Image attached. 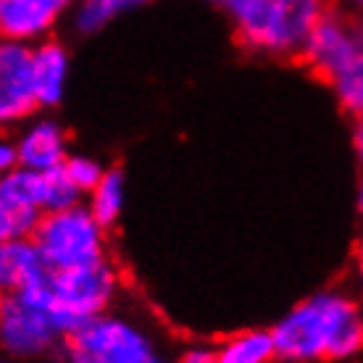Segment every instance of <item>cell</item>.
I'll return each mask as SVG.
<instances>
[{"label":"cell","mask_w":363,"mask_h":363,"mask_svg":"<svg viewBox=\"0 0 363 363\" xmlns=\"http://www.w3.org/2000/svg\"><path fill=\"white\" fill-rule=\"evenodd\" d=\"M18 166V155H16V143L11 137L0 135V177H6L11 169Z\"/></svg>","instance_id":"20"},{"label":"cell","mask_w":363,"mask_h":363,"mask_svg":"<svg viewBox=\"0 0 363 363\" xmlns=\"http://www.w3.org/2000/svg\"><path fill=\"white\" fill-rule=\"evenodd\" d=\"M147 3L150 0H77V6L72 9L74 29L79 35H98L111 21L127 16Z\"/></svg>","instance_id":"15"},{"label":"cell","mask_w":363,"mask_h":363,"mask_svg":"<svg viewBox=\"0 0 363 363\" xmlns=\"http://www.w3.org/2000/svg\"><path fill=\"white\" fill-rule=\"evenodd\" d=\"M355 206H358V213L363 218V182L358 184V195H355Z\"/></svg>","instance_id":"24"},{"label":"cell","mask_w":363,"mask_h":363,"mask_svg":"<svg viewBox=\"0 0 363 363\" xmlns=\"http://www.w3.org/2000/svg\"><path fill=\"white\" fill-rule=\"evenodd\" d=\"M35 287L64 324L69 337L87 318H95L113 308L121 292V272L111 258L103 255L98 261L74 269L48 272L45 279Z\"/></svg>","instance_id":"3"},{"label":"cell","mask_w":363,"mask_h":363,"mask_svg":"<svg viewBox=\"0 0 363 363\" xmlns=\"http://www.w3.org/2000/svg\"><path fill=\"white\" fill-rule=\"evenodd\" d=\"M272 335L281 361H350L363 353V303L345 290L313 292L274 324Z\"/></svg>","instance_id":"1"},{"label":"cell","mask_w":363,"mask_h":363,"mask_svg":"<svg viewBox=\"0 0 363 363\" xmlns=\"http://www.w3.org/2000/svg\"><path fill=\"white\" fill-rule=\"evenodd\" d=\"M64 172L66 177L72 179V184L77 190L87 195V192L95 190V184L103 179V174H106V166L95 161L92 155H79V153H72L66 158L64 164Z\"/></svg>","instance_id":"19"},{"label":"cell","mask_w":363,"mask_h":363,"mask_svg":"<svg viewBox=\"0 0 363 363\" xmlns=\"http://www.w3.org/2000/svg\"><path fill=\"white\" fill-rule=\"evenodd\" d=\"M340 3H345L347 9H353V11H361V13H363V0H340Z\"/></svg>","instance_id":"25"},{"label":"cell","mask_w":363,"mask_h":363,"mask_svg":"<svg viewBox=\"0 0 363 363\" xmlns=\"http://www.w3.org/2000/svg\"><path fill=\"white\" fill-rule=\"evenodd\" d=\"M32 242L48 272H64L103 258L108 229L92 216L84 203H77L72 208L43 213L32 232Z\"/></svg>","instance_id":"6"},{"label":"cell","mask_w":363,"mask_h":363,"mask_svg":"<svg viewBox=\"0 0 363 363\" xmlns=\"http://www.w3.org/2000/svg\"><path fill=\"white\" fill-rule=\"evenodd\" d=\"M232 21L237 40L261 55H300L308 35L327 13V0H213Z\"/></svg>","instance_id":"2"},{"label":"cell","mask_w":363,"mask_h":363,"mask_svg":"<svg viewBox=\"0 0 363 363\" xmlns=\"http://www.w3.org/2000/svg\"><path fill=\"white\" fill-rule=\"evenodd\" d=\"M213 350L218 363H272L277 358L272 329H245L229 335Z\"/></svg>","instance_id":"13"},{"label":"cell","mask_w":363,"mask_h":363,"mask_svg":"<svg viewBox=\"0 0 363 363\" xmlns=\"http://www.w3.org/2000/svg\"><path fill=\"white\" fill-rule=\"evenodd\" d=\"M37 111L32 45L0 40V129L21 127Z\"/></svg>","instance_id":"7"},{"label":"cell","mask_w":363,"mask_h":363,"mask_svg":"<svg viewBox=\"0 0 363 363\" xmlns=\"http://www.w3.org/2000/svg\"><path fill=\"white\" fill-rule=\"evenodd\" d=\"M16 143L18 166L35 172H53L61 169L69 158V137L66 129L50 116H32L18 127Z\"/></svg>","instance_id":"10"},{"label":"cell","mask_w":363,"mask_h":363,"mask_svg":"<svg viewBox=\"0 0 363 363\" xmlns=\"http://www.w3.org/2000/svg\"><path fill=\"white\" fill-rule=\"evenodd\" d=\"M66 329L37 287L0 295V355L16 363L40 361L64 347Z\"/></svg>","instance_id":"5"},{"label":"cell","mask_w":363,"mask_h":363,"mask_svg":"<svg viewBox=\"0 0 363 363\" xmlns=\"http://www.w3.org/2000/svg\"><path fill=\"white\" fill-rule=\"evenodd\" d=\"M353 279H355V298L363 303V237H361V242H358V247H355Z\"/></svg>","instance_id":"22"},{"label":"cell","mask_w":363,"mask_h":363,"mask_svg":"<svg viewBox=\"0 0 363 363\" xmlns=\"http://www.w3.org/2000/svg\"><path fill=\"white\" fill-rule=\"evenodd\" d=\"M84 198H87L84 206L90 208L92 216L98 218L106 229L113 227L121 218V211H124V203H127V179H124V174L118 169H106L103 179Z\"/></svg>","instance_id":"16"},{"label":"cell","mask_w":363,"mask_h":363,"mask_svg":"<svg viewBox=\"0 0 363 363\" xmlns=\"http://www.w3.org/2000/svg\"><path fill=\"white\" fill-rule=\"evenodd\" d=\"M64 363H158L153 337L135 318L106 311L64 340Z\"/></svg>","instance_id":"4"},{"label":"cell","mask_w":363,"mask_h":363,"mask_svg":"<svg viewBox=\"0 0 363 363\" xmlns=\"http://www.w3.org/2000/svg\"><path fill=\"white\" fill-rule=\"evenodd\" d=\"M37 221H40V213L0 200V242L21 240V237H32Z\"/></svg>","instance_id":"18"},{"label":"cell","mask_w":363,"mask_h":363,"mask_svg":"<svg viewBox=\"0 0 363 363\" xmlns=\"http://www.w3.org/2000/svg\"><path fill=\"white\" fill-rule=\"evenodd\" d=\"M355 153H358V161L363 166V129H358V135H355Z\"/></svg>","instance_id":"23"},{"label":"cell","mask_w":363,"mask_h":363,"mask_svg":"<svg viewBox=\"0 0 363 363\" xmlns=\"http://www.w3.org/2000/svg\"><path fill=\"white\" fill-rule=\"evenodd\" d=\"M358 29H361V35H363V18H361V24H358Z\"/></svg>","instance_id":"28"},{"label":"cell","mask_w":363,"mask_h":363,"mask_svg":"<svg viewBox=\"0 0 363 363\" xmlns=\"http://www.w3.org/2000/svg\"><path fill=\"white\" fill-rule=\"evenodd\" d=\"M361 48H363L361 29L355 27L353 21H347L345 16L327 11L324 18L313 27V32L306 40V45L300 50V58L324 82H329Z\"/></svg>","instance_id":"8"},{"label":"cell","mask_w":363,"mask_h":363,"mask_svg":"<svg viewBox=\"0 0 363 363\" xmlns=\"http://www.w3.org/2000/svg\"><path fill=\"white\" fill-rule=\"evenodd\" d=\"M32 72H35V92L40 108H55L66 98L69 77H72V58L64 43L43 40L32 45Z\"/></svg>","instance_id":"11"},{"label":"cell","mask_w":363,"mask_h":363,"mask_svg":"<svg viewBox=\"0 0 363 363\" xmlns=\"http://www.w3.org/2000/svg\"><path fill=\"white\" fill-rule=\"evenodd\" d=\"M358 124H361V127H358V129H363V111H361V113H358Z\"/></svg>","instance_id":"27"},{"label":"cell","mask_w":363,"mask_h":363,"mask_svg":"<svg viewBox=\"0 0 363 363\" xmlns=\"http://www.w3.org/2000/svg\"><path fill=\"white\" fill-rule=\"evenodd\" d=\"M48 266L32 237L0 242V295H18L45 279Z\"/></svg>","instance_id":"12"},{"label":"cell","mask_w":363,"mask_h":363,"mask_svg":"<svg viewBox=\"0 0 363 363\" xmlns=\"http://www.w3.org/2000/svg\"><path fill=\"white\" fill-rule=\"evenodd\" d=\"M329 87L335 92L337 103L342 106V111L358 116L363 111V48L347 61L340 72L329 79Z\"/></svg>","instance_id":"17"},{"label":"cell","mask_w":363,"mask_h":363,"mask_svg":"<svg viewBox=\"0 0 363 363\" xmlns=\"http://www.w3.org/2000/svg\"><path fill=\"white\" fill-rule=\"evenodd\" d=\"M0 363H16V361H11V358H6V355H0Z\"/></svg>","instance_id":"26"},{"label":"cell","mask_w":363,"mask_h":363,"mask_svg":"<svg viewBox=\"0 0 363 363\" xmlns=\"http://www.w3.org/2000/svg\"><path fill=\"white\" fill-rule=\"evenodd\" d=\"M74 6L77 0H0V40L37 45Z\"/></svg>","instance_id":"9"},{"label":"cell","mask_w":363,"mask_h":363,"mask_svg":"<svg viewBox=\"0 0 363 363\" xmlns=\"http://www.w3.org/2000/svg\"><path fill=\"white\" fill-rule=\"evenodd\" d=\"M0 200L35 211L43 216L48 206L45 172H35V169H24V166L11 169L6 177H0Z\"/></svg>","instance_id":"14"},{"label":"cell","mask_w":363,"mask_h":363,"mask_svg":"<svg viewBox=\"0 0 363 363\" xmlns=\"http://www.w3.org/2000/svg\"><path fill=\"white\" fill-rule=\"evenodd\" d=\"M179 363H218V358H216V350H213V347L192 345L182 353Z\"/></svg>","instance_id":"21"},{"label":"cell","mask_w":363,"mask_h":363,"mask_svg":"<svg viewBox=\"0 0 363 363\" xmlns=\"http://www.w3.org/2000/svg\"><path fill=\"white\" fill-rule=\"evenodd\" d=\"M158 363H166V361H158Z\"/></svg>","instance_id":"29"}]
</instances>
